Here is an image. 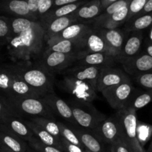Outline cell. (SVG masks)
Segmentation results:
<instances>
[{"instance_id": "1", "label": "cell", "mask_w": 152, "mask_h": 152, "mask_svg": "<svg viewBox=\"0 0 152 152\" xmlns=\"http://www.w3.org/2000/svg\"><path fill=\"white\" fill-rule=\"evenodd\" d=\"M10 18L11 36L6 45L13 64H37L46 48L45 29L39 21L26 18Z\"/></svg>"}, {"instance_id": "2", "label": "cell", "mask_w": 152, "mask_h": 152, "mask_svg": "<svg viewBox=\"0 0 152 152\" xmlns=\"http://www.w3.org/2000/svg\"><path fill=\"white\" fill-rule=\"evenodd\" d=\"M11 65L19 77L37 92L41 97L48 94L54 93V76L39 65L11 64Z\"/></svg>"}, {"instance_id": "3", "label": "cell", "mask_w": 152, "mask_h": 152, "mask_svg": "<svg viewBox=\"0 0 152 152\" xmlns=\"http://www.w3.org/2000/svg\"><path fill=\"white\" fill-rule=\"evenodd\" d=\"M1 94L7 99L41 97L14 71L11 64H3L0 68Z\"/></svg>"}, {"instance_id": "4", "label": "cell", "mask_w": 152, "mask_h": 152, "mask_svg": "<svg viewBox=\"0 0 152 152\" xmlns=\"http://www.w3.org/2000/svg\"><path fill=\"white\" fill-rule=\"evenodd\" d=\"M67 102L72 109L77 125L86 130H94L107 118L106 116L99 112L91 102L77 100L74 98Z\"/></svg>"}, {"instance_id": "5", "label": "cell", "mask_w": 152, "mask_h": 152, "mask_svg": "<svg viewBox=\"0 0 152 152\" xmlns=\"http://www.w3.org/2000/svg\"><path fill=\"white\" fill-rule=\"evenodd\" d=\"M120 120L123 132V140L133 152H145L138 139V119L137 111L124 108L116 113Z\"/></svg>"}, {"instance_id": "6", "label": "cell", "mask_w": 152, "mask_h": 152, "mask_svg": "<svg viewBox=\"0 0 152 152\" xmlns=\"http://www.w3.org/2000/svg\"><path fill=\"white\" fill-rule=\"evenodd\" d=\"M15 111L25 119L31 117H45L56 120V116L41 97H21L7 99Z\"/></svg>"}, {"instance_id": "7", "label": "cell", "mask_w": 152, "mask_h": 152, "mask_svg": "<svg viewBox=\"0 0 152 152\" xmlns=\"http://www.w3.org/2000/svg\"><path fill=\"white\" fill-rule=\"evenodd\" d=\"M80 55L45 50L42 57L37 64L54 76L62 74L65 70L75 65Z\"/></svg>"}, {"instance_id": "8", "label": "cell", "mask_w": 152, "mask_h": 152, "mask_svg": "<svg viewBox=\"0 0 152 152\" xmlns=\"http://www.w3.org/2000/svg\"><path fill=\"white\" fill-rule=\"evenodd\" d=\"M60 86L65 91L72 95L77 100L92 102L96 98L97 90L88 82L81 81L68 76H63Z\"/></svg>"}, {"instance_id": "9", "label": "cell", "mask_w": 152, "mask_h": 152, "mask_svg": "<svg viewBox=\"0 0 152 152\" xmlns=\"http://www.w3.org/2000/svg\"><path fill=\"white\" fill-rule=\"evenodd\" d=\"M135 90L132 80H130L118 86L105 88L101 91V94L111 108L120 111L126 106Z\"/></svg>"}, {"instance_id": "10", "label": "cell", "mask_w": 152, "mask_h": 152, "mask_svg": "<svg viewBox=\"0 0 152 152\" xmlns=\"http://www.w3.org/2000/svg\"><path fill=\"white\" fill-rule=\"evenodd\" d=\"M91 132L99 140L108 145H112L120 140H123L122 127L117 114L106 118Z\"/></svg>"}, {"instance_id": "11", "label": "cell", "mask_w": 152, "mask_h": 152, "mask_svg": "<svg viewBox=\"0 0 152 152\" xmlns=\"http://www.w3.org/2000/svg\"><path fill=\"white\" fill-rule=\"evenodd\" d=\"M129 74L123 70L113 66L103 67L99 74L96 83V90L101 92L108 88L130 81Z\"/></svg>"}, {"instance_id": "12", "label": "cell", "mask_w": 152, "mask_h": 152, "mask_svg": "<svg viewBox=\"0 0 152 152\" xmlns=\"http://www.w3.org/2000/svg\"><path fill=\"white\" fill-rule=\"evenodd\" d=\"M41 98L55 116L60 117L71 126H78L74 119L72 109L68 102L56 96L54 93L46 94Z\"/></svg>"}, {"instance_id": "13", "label": "cell", "mask_w": 152, "mask_h": 152, "mask_svg": "<svg viewBox=\"0 0 152 152\" xmlns=\"http://www.w3.org/2000/svg\"><path fill=\"white\" fill-rule=\"evenodd\" d=\"M86 37L80 39L48 41L46 42L45 50L80 55L83 52H86Z\"/></svg>"}, {"instance_id": "14", "label": "cell", "mask_w": 152, "mask_h": 152, "mask_svg": "<svg viewBox=\"0 0 152 152\" xmlns=\"http://www.w3.org/2000/svg\"><path fill=\"white\" fill-rule=\"evenodd\" d=\"M102 68V67L74 65L60 74H62V76H68L81 81L88 82L96 88L98 77Z\"/></svg>"}, {"instance_id": "15", "label": "cell", "mask_w": 152, "mask_h": 152, "mask_svg": "<svg viewBox=\"0 0 152 152\" xmlns=\"http://www.w3.org/2000/svg\"><path fill=\"white\" fill-rule=\"evenodd\" d=\"M85 148L91 152H111L110 145L99 140L91 131L83 129L79 126H71Z\"/></svg>"}, {"instance_id": "16", "label": "cell", "mask_w": 152, "mask_h": 152, "mask_svg": "<svg viewBox=\"0 0 152 152\" xmlns=\"http://www.w3.org/2000/svg\"><path fill=\"white\" fill-rule=\"evenodd\" d=\"M142 39L143 37L141 31L132 32L129 38L125 42L121 53L117 56V62L123 65L139 54L142 46Z\"/></svg>"}, {"instance_id": "17", "label": "cell", "mask_w": 152, "mask_h": 152, "mask_svg": "<svg viewBox=\"0 0 152 152\" xmlns=\"http://www.w3.org/2000/svg\"><path fill=\"white\" fill-rule=\"evenodd\" d=\"M124 71L135 77L139 74L152 71V57L147 53H140L123 65Z\"/></svg>"}, {"instance_id": "18", "label": "cell", "mask_w": 152, "mask_h": 152, "mask_svg": "<svg viewBox=\"0 0 152 152\" xmlns=\"http://www.w3.org/2000/svg\"><path fill=\"white\" fill-rule=\"evenodd\" d=\"M0 124L5 126L10 132H13L19 137L28 142L34 136L32 131L25 123V119L18 115H13L0 121Z\"/></svg>"}, {"instance_id": "19", "label": "cell", "mask_w": 152, "mask_h": 152, "mask_svg": "<svg viewBox=\"0 0 152 152\" xmlns=\"http://www.w3.org/2000/svg\"><path fill=\"white\" fill-rule=\"evenodd\" d=\"M117 62V58L104 53H86L80 55L78 61L75 65H87V66L107 67L113 66Z\"/></svg>"}, {"instance_id": "20", "label": "cell", "mask_w": 152, "mask_h": 152, "mask_svg": "<svg viewBox=\"0 0 152 152\" xmlns=\"http://www.w3.org/2000/svg\"><path fill=\"white\" fill-rule=\"evenodd\" d=\"M98 29V28H97ZM110 49L111 55L114 57L120 54L125 43V35L119 28L115 29H98Z\"/></svg>"}, {"instance_id": "21", "label": "cell", "mask_w": 152, "mask_h": 152, "mask_svg": "<svg viewBox=\"0 0 152 152\" xmlns=\"http://www.w3.org/2000/svg\"><path fill=\"white\" fill-rule=\"evenodd\" d=\"M0 145L14 152H28V143L10 132L5 126L0 124Z\"/></svg>"}, {"instance_id": "22", "label": "cell", "mask_w": 152, "mask_h": 152, "mask_svg": "<svg viewBox=\"0 0 152 152\" xmlns=\"http://www.w3.org/2000/svg\"><path fill=\"white\" fill-rule=\"evenodd\" d=\"M1 9L2 12L13 17L26 18L35 21L30 11L28 0H1Z\"/></svg>"}, {"instance_id": "23", "label": "cell", "mask_w": 152, "mask_h": 152, "mask_svg": "<svg viewBox=\"0 0 152 152\" xmlns=\"http://www.w3.org/2000/svg\"><path fill=\"white\" fill-rule=\"evenodd\" d=\"M88 1H87V0H83V1H78V2L65 4V5L60 6V7H58L56 8L51 9L42 18H41L39 22H41L44 28H45L48 24H50L54 19L74 13L80 7L86 4Z\"/></svg>"}, {"instance_id": "24", "label": "cell", "mask_w": 152, "mask_h": 152, "mask_svg": "<svg viewBox=\"0 0 152 152\" xmlns=\"http://www.w3.org/2000/svg\"><path fill=\"white\" fill-rule=\"evenodd\" d=\"M86 53H104L112 56L106 42L97 28H94L86 36Z\"/></svg>"}, {"instance_id": "25", "label": "cell", "mask_w": 152, "mask_h": 152, "mask_svg": "<svg viewBox=\"0 0 152 152\" xmlns=\"http://www.w3.org/2000/svg\"><path fill=\"white\" fill-rule=\"evenodd\" d=\"M94 28L88 24L83 22H77L64 30L58 35L52 37L48 41H56L61 39H80L85 38L89 32Z\"/></svg>"}, {"instance_id": "26", "label": "cell", "mask_w": 152, "mask_h": 152, "mask_svg": "<svg viewBox=\"0 0 152 152\" xmlns=\"http://www.w3.org/2000/svg\"><path fill=\"white\" fill-rule=\"evenodd\" d=\"M77 22H79L76 18L74 13L68 15V16L57 18V19L53 20L45 28V42H47L50 39L60 34L70 25L74 23H77Z\"/></svg>"}, {"instance_id": "27", "label": "cell", "mask_w": 152, "mask_h": 152, "mask_svg": "<svg viewBox=\"0 0 152 152\" xmlns=\"http://www.w3.org/2000/svg\"><path fill=\"white\" fill-rule=\"evenodd\" d=\"M102 13L101 0H91L80 7L74 12L76 18L79 22L83 21L94 19Z\"/></svg>"}, {"instance_id": "28", "label": "cell", "mask_w": 152, "mask_h": 152, "mask_svg": "<svg viewBox=\"0 0 152 152\" xmlns=\"http://www.w3.org/2000/svg\"><path fill=\"white\" fill-rule=\"evenodd\" d=\"M25 122L28 125V127L30 128V129L32 131L34 136L38 138L43 143L50 145V146L56 147V148L64 151L63 145H62V142L50 134L48 132H47L45 129H44L37 123H34L29 120H25Z\"/></svg>"}, {"instance_id": "29", "label": "cell", "mask_w": 152, "mask_h": 152, "mask_svg": "<svg viewBox=\"0 0 152 152\" xmlns=\"http://www.w3.org/2000/svg\"><path fill=\"white\" fill-rule=\"evenodd\" d=\"M128 16H129V5L123 7L107 18L105 20L99 23L94 24V28L98 29H115L123 24L127 22Z\"/></svg>"}, {"instance_id": "30", "label": "cell", "mask_w": 152, "mask_h": 152, "mask_svg": "<svg viewBox=\"0 0 152 152\" xmlns=\"http://www.w3.org/2000/svg\"><path fill=\"white\" fill-rule=\"evenodd\" d=\"M28 120L38 124L39 126H40L43 129H45L47 132H48L50 134L54 136L55 137H56L60 141L62 140V134H61L59 124H58V121L52 120V119L40 117H31V118H28Z\"/></svg>"}, {"instance_id": "31", "label": "cell", "mask_w": 152, "mask_h": 152, "mask_svg": "<svg viewBox=\"0 0 152 152\" xmlns=\"http://www.w3.org/2000/svg\"><path fill=\"white\" fill-rule=\"evenodd\" d=\"M134 92L131 96L130 99L125 108H131L137 111L144 108L152 102V91H145L142 93L137 94V95L135 94Z\"/></svg>"}, {"instance_id": "32", "label": "cell", "mask_w": 152, "mask_h": 152, "mask_svg": "<svg viewBox=\"0 0 152 152\" xmlns=\"http://www.w3.org/2000/svg\"><path fill=\"white\" fill-rule=\"evenodd\" d=\"M152 25V12L147 14L141 16L137 18H134L128 22H126V31L134 32V31H142V30L148 28Z\"/></svg>"}, {"instance_id": "33", "label": "cell", "mask_w": 152, "mask_h": 152, "mask_svg": "<svg viewBox=\"0 0 152 152\" xmlns=\"http://www.w3.org/2000/svg\"><path fill=\"white\" fill-rule=\"evenodd\" d=\"M131 1H132V0H119V1L113 3L112 4L108 6L106 9H105L99 16H97V17L95 18V19H94V24L99 23V22H102V21L105 20L107 18L111 16V15L115 13L116 12L120 10V9L129 5Z\"/></svg>"}, {"instance_id": "34", "label": "cell", "mask_w": 152, "mask_h": 152, "mask_svg": "<svg viewBox=\"0 0 152 152\" xmlns=\"http://www.w3.org/2000/svg\"><path fill=\"white\" fill-rule=\"evenodd\" d=\"M11 36L10 18L6 16H0V43L1 46L7 45Z\"/></svg>"}, {"instance_id": "35", "label": "cell", "mask_w": 152, "mask_h": 152, "mask_svg": "<svg viewBox=\"0 0 152 152\" xmlns=\"http://www.w3.org/2000/svg\"><path fill=\"white\" fill-rule=\"evenodd\" d=\"M58 124H59V129H60V132L61 134H62V138L66 140L67 141H68L71 143L74 144V145H77L78 146L85 148V147L83 146V143L81 142L80 140L79 139V137L76 134L75 132L73 131V129L70 127V126H68V125L65 124L64 123L59 121H58Z\"/></svg>"}, {"instance_id": "36", "label": "cell", "mask_w": 152, "mask_h": 152, "mask_svg": "<svg viewBox=\"0 0 152 152\" xmlns=\"http://www.w3.org/2000/svg\"><path fill=\"white\" fill-rule=\"evenodd\" d=\"M28 143L30 148L37 152H65L56 147L50 146L43 143L35 136L33 137Z\"/></svg>"}, {"instance_id": "37", "label": "cell", "mask_w": 152, "mask_h": 152, "mask_svg": "<svg viewBox=\"0 0 152 152\" xmlns=\"http://www.w3.org/2000/svg\"><path fill=\"white\" fill-rule=\"evenodd\" d=\"M148 0H132L129 5V16L127 22L139 14L146 4Z\"/></svg>"}, {"instance_id": "38", "label": "cell", "mask_w": 152, "mask_h": 152, "mask_svg": "<svg viewBox=\"0 0 152 152\" xmlns=\"http://www.w3.org/2000/svg\"><path fill=\"white\" fill-rule=\"evenodd\" d=\"M136 83L145 91H152V71L134 77Z\"/></svg>"}, {"instance_id": "39", "label": "cell", "mask_w": 152, "mask_h": 152, "mask_svg": "<svg viewBox=\"0 0 152 152\" xmlns=\"http://www.w3.org/2000/svg\"><path fill=\"white\" fill-rule=\"evenodd\" d=\"M55 0H40L39 4V21L53 7Z\"/></svg>"}, {"instance_id": "40", "label": "cell", "mask_w": 152, "mask_h": 152, "mask_svg": "<svg viewBox=\"0 0 152 152\" xmlns=\"http://www.w3.org/2000/svg\"><path fill=\"white\" fill-rule=\"evenodd\" d=\"M111 152H133L129 148V145L123 140L117 141L116 142L110 145Z\"/></svg>"}, {"instance_id": "41", "label": "cell", "mask_w": 152, "mask_h": 152, "mask_svg": "<svg viewBox=\"0 0 152 152\" xmlns=\"http://www.w3.org/2000/svg\"><path fill=\"white\" fill-rule=\"evenodd\" d=\"M61 142L63 145L64 151L65 152H86V148L71 143L64 138H62Z\"/></svg>"}, {"instance_id": "42", "label": "cell", "mask_w": 152, "mask_h": 152, "mask_svg": "<svg viewBox=\"0 0 152 152\" xmlns=\"http://www.w3.org/2000/svg\"><path fill=\"white\" fill-rule=\"evenodd\" d=\"M40 0H28L30 11L34 17V20L39 21V4Z\"/></svg>"}, {"instance_id": "43", "label": "cell", "mask_w": 152, "mask_h": 152, "mask_svg": "<svg viewBox=\"0 0 152 152\" xmlns=\"http://www.w3.org/2000/svg\"><path fill=\"white\" fill-rule=\"evenodd\" d=\"M83 1V0H55L54 4H53V7H52V9L56 8V7H60V6L65 5V4L78 2V1Z\"/></svg>"}, {"instance_id": "44", "label": "cell", "mask_w": 152, "mask_h": 152, "mask_svg": "<svg viewBox=\"0 0 152 152\" xmlns=\"http://www.w3.org/2000/svg\"><path fill=\"white\" fill-rule=\"evenodd\" d=\"M151 12H152V0H148V1H147L145 6L144 7L143 10H142V11L139 13V14H137L136 16H135V17H134V18L140 17V16H143V15L147 14V13H151Z\"/></svg>"}, {"instance_id": "45", "label": "cell", "mask_w": 152, "mask_h": 152, "mask_svg": "<svg viewBox=\"0 0 152 152\" xmlns=\"http://www.w3.org/2000/svg\"><path fill=\"white\" fill-rule=\"evenodd\" d=\"M117 1H119V0H101V5H102V11L105 9H106L108 6L111 5L113 3L116 2Z\"/></svg>"}, {"instance_id": "46", "label": "cell", "mask_w": 152, "mask_h": 152, "mask_svg": "<svg viewBox=\"0 0 152 152\" xmlns=\"http://www.w3.org/2000/svg\"><path fill=\"white\" fill-rule=\"evenodd\" d=\"M145 50H146V53L152 57V42H149L146 44V47H145Z\"/></svg>"}, {"instance_id": "47", "label": "cell", "mask_w": 152, "mask_h": 152, "mask_svg": "<svg viewBox=\"0 0 152 152\" xmlns=\"http://www.w3.org/2000/svg\"><path fill=\"white\" fill-rule=\"evenodd\" d=\"M0 152H14V151H12L11 150L8 149L7 148H6L5 146L2 145H0Z\"/></svg>"}, {"instance_id": "48", "label": "cell", "mask_w": 152, "mask_h": 152, "mask_svg": "<svg viewBox=\"0 0 152 152\" xmlns=\"http://www.w3.org/2000/svg\"><path fill=\"white\" fill-rule=\"evenodd\" d=\"M146 152H152V141H151V145H150L149 148H148V151H147Z\"/></svg>"}, {"instance_id": "49", "label": "cell", "mask_w": 152, "mask_h": 152, "mask_svg": "<svg viewBox=\"0 0 152 152\" xmlns=\"http://www.w3.org/2000/svg\"><path fill=\"white\" fill-rule=\"evenodd\" d=\"M28 152H37V151H34V150H33V149H32V148H30V147H29V148H28Z\"/></svg>"}, {"instance_id": "50", "label": "cell", "mask_w": 152, "mask_h": 152, "mask_svg": "<svg viewBox=\"0 0 152 152\" xmlns=\"http://www.w3.org/2000/svg\"><path fill=\"white\" fill-rule=\"evenodd\" d=\"M86 152H91V151H88V150L86 149Z\"/></svg>"}]
</instances>
